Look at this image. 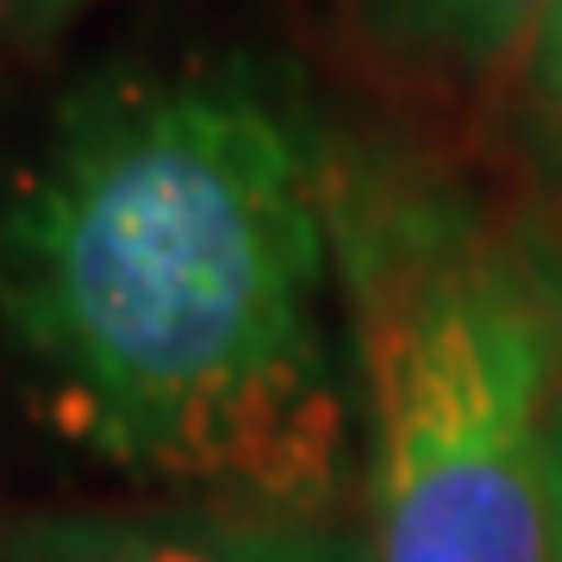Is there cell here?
<instances>
[{
  "label": "cell",
  "mask_w": 562,
  "mask_h": 562,
  "mask_svg": "<svg viewBox=\"0 0 562 562\" xmlns=\"http://www.w3.org/2000/svg\"><path fill=\"white\" fill-rule=\"evenodd\" d=\"M331 232L375 562H557L562 313L538 250L401 169H331Z\"/></svg>",
  "instance_id": "7a4b0ae2"
},
{
  "label": "cell",
  "mask_w": 562,
  "mask_h": 562,
  "mask_svg": "<svg viewBox=\"0 0 562 562\" xmlns=\"http://www.w3.org/2000/svg\"><path fill=\"white\" fill-rule=\"evenodd\" d=\"M331 169L250 69L94 76L0 201V338L101 462L344 513Z\"/></svg>",
  "instance_id": "6da1fadb"
},
{
  "label": "cell",
  "mask_w": 562,
  "mask_h": 562,
  "mask_svg": "<svg viewBox=\"0 0 562 562\" xmlns=\"http://www.w3.org/2000/svg\"><path fill=\"white\" fill-rule=\"evenodd\" d=\"M7 7H13V0H0V13H7Z\"/></svg>",
  "instance_id": "ba28073f"
},
{
  "label": "cell",
  "mask_w": 562,
  "mask_h": 562,
  "mask_svg": "<svg viewBox=\"0 0 562 562\" xmlns=\"http://www.w3.org/2000/svg\"><path fill=\"white\" fill-rule=\"evenodd\" d=\"M550 513H557V562H562V387L550 406Z\"/></svg>",
  "instance_id": "8992f818"
},
{
  "label": "cell",
  "mask_w": 562,
  "mask_h": 562,
  "mask_svg": "<svg viewBox=\"0 0 562 562\" xmlns=\"http://www.w3.org/2000/svg\"><path fill=\"white\" fill-rule=\"evenodd\" d=\"M0 562H375V543L344 513L194 494L38 513L0 531Z\"/></svg>",
  "instance_id": "3957f363"
},
{
  "label": "cell",
  "mask_w": 562,
  "mask_h": 562,
  "mask_svg": "<svg viewBox=\"0 0 562 562\" xmlns=\"http://www.w3.org/2000/svg\"><path fill=\"white\" fill-rule=\"evenodd\" d=\"M557 0H357L362 25L413 63L487 76L525 57L531 32Z\"/></svg>",
  "instance_id": "277c9868"
},
{
  "label": "cell",
  "mask_w": 562,
  "mask_h": 562,
  "mask_svg": "<svg viewBox=\"0 0 562 562\" xmlns=\"http://www.w3.org/2000/svg\"><path fill=\"white\" fill-rule=\"evenodd\" d=\"M538 262H543V281H550V294H557V313H562V257H557V250H538Z\"/></svg>",
  "instance_id": "52a82bcc"
},
{
  "label": "cell",
  "mask_w": 562,
  "mask_h": 562,
  "mask_svg": "<svg viewBox=\"0 0 562 562\" xmlns=\"http://www.w3.org/2000/svg\"><path fill=\"white\" fill-rule=\"evenodd\" d=\"M525 120H531V144L550 181L562 188V0L525 44Z\"/></svg>",
  "instance_id": "5b68a950"
}]
</instances>
